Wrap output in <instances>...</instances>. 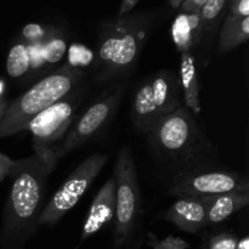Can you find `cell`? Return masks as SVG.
<instances>
[{
  "instance_id": "cell-1",
  "label": "cell",
  "mask_w": 249,
  "mask_h": 249,
  "mask_svg": "<svg viewBox=\"0 0 249 249\" xmlns=\"http://www.w3.org/2000/svg\"><path fill=\"white\" fill-rule=\"evenodd\" d=\"M50 173L51 170L36 156L14 160L9 173L11 186L2 215L4 242L27 240L38 229Z\"/></svg>"
},
{
  "instance_id": "cell-2",
  "label": "cell",
  "mask_w": 249,
  "mask_h": 249,
  "mask_svg": "<svg viewBox=\"0 0 249 249\" xmlns=\"http://www.w3.org/2000/svg\"><path fill=\"white\" fill-rule=\"evenodd\" d=\"M82 72L73 66L58 68L33 85L17 99L9 102L0 119V139L26 130L29 122L53 106L77 87Z\"/></svg>"
},
{
  "instance_id": "cell-3",
  "label": "cell",
  "mask_w": 249,
  "mask_h": 249,
  "mask_svg": "<svg viewBox=\"0 0 249 249\" xmlns=\"http://www.w3.org/2000/svg\"><path fill=\"white\" fill-rule=\"evenodd\" d=\"M147 24L136 17L118 19L104 28L99 43V61L104 75H114L131 68L142 51Z\"/></svg>"
},
{
  "instance_id": "cell-4",
  "label": "cell",
  "mask_w": 249,
  "mask_h": 249,
  "mask_svg": "<svg viewBox=\"0 0 249 249\" xmlns=\"http://www.w3.org/2000/svg\"><path fill=\"white\" fill-rule=\"evenodd\" d=\"M179 106V79L174 73L162 71L138 88L131 104V118L139 130L151 131L162 117Z\"/></svg>"
},
{
  "instance_id": "cell-5",
  "label": "cell",
  "mask_w": 249,
  "mask_h": 249,
  "mask_svg": "<svg viewBox=\"0 0 249 249\" xmlns=\"http://www.w3.org/2000/svg\"><path fill=\"white\" fill-rule=\"evenodd\" d=\"M116 180L114 247L119 248L130 237L140 214V189L130 148L123 147L117 155L113 169Z\"/></svg>"
},
{
  "instance_id": "cell-6",
  "label": "cell",
  "mask_w": 249,
  "mask_h": 249,
  "mask_svg": "<svg viewBox=\"0 0 249 249\" xmlns=\"http://www.w3.org/2000/svg\"><path fill=\"white\" fill-rule=\"evenodd\" d=\"M107 160L108 156L105 153H94L83 160L44 207L39 215L38 226H53L58 223L82 199Z\"/></svg>"
},
{
  "instance_id": "cell-7",
  "label": "cell",
  "mask_w": 249,
  "mask_h": 249,
  "mask_svg": "<svg viewBox=\"0 0 249 249\" xmlns=\"http://www.w3.org/2000/svg\"><path fill=\"white\" fill-rule=\"evenodd\" d=\"M74 119V104L72 100H60L45 111L34 117L27 125L33 138L36 157L53 172L58 162L55 157L58 147Z\"/></svg>"
},
{
  "instance_id": "cell-8",
  "label": "cell",
  "mask_w": 249,
  "mask_h": 249,
  "mask_svg": "<svg viewBox=\"0 0 249 249\" xmlns=\"http://www.w3.org/2000/svg\"><path fill=\"white\" fill-rule=\"evenodd\" d=\"M121 95L122 88H118L112 94L107 95L106 97H102V99L97 100L95 104H92L85 111V113L70 126L62 142L56 148V160H58L66 153L82 146L83 143L90 140L95 134L99 133L113 116L114 111L118 107Z\"/></svg>"
},
{
  "instance_id": "cell-9",
  "label": "cell",
  "mask_w": 249,
  "mask_h": 249,
  "mask_svg": "<svg viewBox=\"0 0 249 249\" xmlns=\"http://www.w3.org/2000/svg\"><path fill=\"white\" fill-rule=\"evenodd\" d=\"M233 191H249L246 178L236 173L212 170L180 177L169 190L175 197H207Z\"/></svg>"
},
{
  "instance_id": "cell-10",
  "label": "cell",
  "mask_w": 249,
  "mask_h": 249,
  "mask_svg": "<svg viewBox=\"0 0 249 249\" xmlns=\"http://www.w3.org/2000/svg\"><path fill=\"white\" fill-rule=\"evenodd\" d=\"M151 133L153 143L160 151L178 155L191 146L196 134V126L190 109L180 105L172 113L162 117Z\"/></svg>"
},
{
  "instance_id": "cell-11",
  "label": "cell",
  "mask_w": 249,
  "mask_h": 249,
  "mask_svg": "<svg viewBox=\"0 0 249 249\" xmlns=\"http://www.w3.org/2000/svg\"><path fill=\"white\" fill-rule=\"evenodd\" d=\"M116 214V180L112 175L99 190L90 206L82 229L80 242L99 232L102 228L111 223Z\"/></svg>"
},
{
  "instance_id": "cell-12",
  "label": "cell",
  "mask_w": 249,
  "mask_h": 249,
  "mask_svg": "<svg viewBox=\"0 0 249 249\" xmlns=\"http://www.w3.org/2000/svg\"><path fill=\"white\" fill-rule=\"evenodd\" d=\"M158 216L189 233L198 232L207 225L206 206L198 197H179Z\"/></svg>"
},
{
  "instance_id": "cell-13",
  "label": "cell",
  "mask_w": 249,
  "mask_h": 249,
  "mask_svg": "<svg viewBox=\"0 0 249 249\" xmlns=\"http://www.w3.org/2000/svg\"><path fill=\"white\" fill-rule=\"evenodd\" d=\"M201 199L206 206L207 225H216L248 206L249 191L228 192L201 197Z\"/></svg>"
},
{
  "instance_id": "cell-14",
  "label": "cell",
  "mask_w": 249,
  "mask_h": 249,
  "mask_svg": "<svg viewBox=\"0 0 249 249\" xmlns=\"http://www.w3.org/2000/svg\"><path fill=\"white\" fill-rule=\"evenodd\" d=\"M203 22L198 12H181L172 26V39L180 53H191L201 40Z\"/></svg>"
},
{
  "instance_id": "cell-15",
  "label": "cell",
  "mask_w": 249,
  "mask_h": 249,
  "mask_svg": "<svg viewBox=\"0 0 249 249\" xmlns=\"http://www.w3.org/2000/svg\"><path fill=\"white\" fill-rule=\"evenodd\" d=\"M179 75L180 85H181L182 94H184L185 106L190 109V112L198 114L201 112L199 80L195 57L191 53H181Z\"/></svg>"
},
{
  "instance_id": "cell-16",
  "label": "cell",
  "mask_w": 249,
  "mask_h": 249,
  "mask_svg": "<svg viewBox=\"0 0 249 249\" xmlns=\"http://www.w3.org/2000/svg\"><path fill=\"white\" fill-rule=\"evenodd\" d=\"M249 38V16L236 17L229 15L225 19L220 36H219V51L228 53L241 44L246 43Z\"/></svg>"
},
{
  "instance_id": "cell-17",
  "label": "cell",
  "mask_w": 249,
  "mask_h": 249,
  "mask_svg": "<svg viewBox=\"0 0 249 249\" xmlns=\"http://www.w3.org/2000/svg\"><path fill=\"white\" fill-rule=\"evenodd\" d=\"M32 66V55L28 46L16 43L11 46L6 57V72L10 77L19 78L26 74Z\"/></svg>"
},
{
  "instance_id": "cell-18",
  "label": "cell",
  "mask_w": 249,
  "mask_h": 249,
  "mask_svg": "<svg viewBox=\"0 0 249 249\" xmlns=\"http://www.w3.org/2000/svg\"><path fill=\"white\" fill-rule=\"evenodd\" d=\"M225 4L226 0H207L204 2V5L199 10L204 28L208 29L212 24H214V22L218 19L219 15L223 11Z\"/></svg>"
},
{
  "instance_id": "cell-19",
  "label": "cell",
  "mask_w": 249,
  "mask_h": 249,
  "mask_svg": "<svg viewBox=\"0 0 249 249\" xmlns=\"http://www.w3.org/2000/svg\"><path fill=\"white\" fill-rule=\"evenodd\" d=\"M147 243L152 249H189L190 243L175 236H167L164 240H158L152 232L147 233Z\"/></svg>"
},
{
  "instance_id": "cell-20",
  "label": "cell",
  "mask_w": 249,
  "mask_h": 249,
  "mask_svg": "<svg viewBox=\"0 0 249 249\" xmlns=\"http://www.w3.org/2000/svg\"><path fill=\"white\" fill-rule=\"evenodd\" d=\"M238 238L231 232H223L209 240L207 249H236Z\"/></svg>"
},
{
  "instance_id": "cell-21",
  "label": "cell",
  "mask_w": 249,
  "mask_h": 249,
  "mask_svg": "<svg viewBox=\"0 0 249 249\" xmlns=\"http://www.w3.org/2000/svg\"><path fill=\"white\" fill-rule=\"evenodd\" d=\"M229 15L236 17H248L249 16V0H236L231 4Z\"/></svg>"
},
{
  "instance_id": "cell-22",
  "label": "cell",
  "mask_w": 249,
  "mask_h": 249,
  "mask_svg": "<svg viewBox=\"0 0 249 249\" xmlns=\"http://www.w3.org/2000/svg\"><path fill=\"white\" fill-rule=\"evenodd\" d=\"M14 160L9 156L0 152V184L5 180V178L9 177V173L11 170Z\"/></svg>"
},
{
  "instance_id": "cell-23",
  "label": "cell",
  "mask_w": 249,
  "mask_h": 249,
  "mask_svg": "<svg viewBox=\"0 0 249 249\" xmlns=\"http://www.w3.org/2000/svg\"><path fill=\"white\" fill-rule=\"evenodd\" d=\"M207 0H185L181 4L182 12H198Z\"/></svg>"
},
{
  "instance_id": "cell-24",
  "label": "cell",
  "mask_w": 249,
  "mask_h": 249,
  "mask_svg": "<svg viewBox=\"0 0 249 249\" xmlns=\"http://www.w3.org/2000/svg\"><path fill=\"white\" fill-rule=\"evenodd\" d=\"M23 34L28 38H34V36H39L43 34V28L38 24H29V26L24 27Z\"/></svg>"
},
{
  "instance_id": "cell-25",
  "label": "cell",
  "mask_w": 249,
  "mask_h": 249,
  "mask_svg": "<svg viewBox=\"0 0 249 249\" xmlns=\"http://www.w3.org/2000/svg\"><path fill=\"white\" fill-rule=\"evenodd\" d=\"M139 0H123L121 4V6H119V17L124 16L125 14H128L129 11H131V10L135 7V5L138 4Z\"/></svg>"
},
{
  "instance_id": "cell-26",
  "label": "cell",
  "mask_w": 249,
  "mask_h": 249,
  "mask_svg": "<svg viewBox=\"0 0 249 249\" xmlns=\"http://www.w3.org/2000/svg\"><path fill=\"white\" fill-rule=\"evenodd\" d=\"M236 249H249V237L248 236H245L241 240H238L237 247Z\"/></svg>"
},
{
  "instance_id": "cell-27",
  "label": "cell",
  "mask_w": 249,
  "mask_h": 249,
  "mask_svg": "<svg viewBox=\"0 0 249 249\" xmlns=\"http://www.w3.org/2000/svg\"><path fill=\"white\" fill-rule=\"evenodd\" d=\"M7 105H9V102H7L6 100L5 99L0 100V119H1V117L4 116L5 111H6L7 108Z\"/></svg>"
},
{
  "instance_id": "cell-28",
  "label": "cell",
  "mask_w": 249,
  "mask_h": 249,
  "mask_svg": "<svg viewBox=\"0 0 249 249\" xmlns=\"http://www.w3.org/2000/svg\"><path fill=\"white\" fill-rule=\"evenodd\" d=\"M185 0H169V4L172 5V7H174V9H178V7L181 6V4Z\"/></svg>"
},
{
  "instance_id": "cell-29",
  "label": "cell",
  "mask_w": 249,
  "mask_h": 249,
  "mask_svg": "<svg viewBox=\"0 0 249 249\" xmlns=\"http://www.w3.org/2000/svg\"><path fill=\"white\" fill-rule=\"evenodd\" d=\"M5 89H6V87H5V82L2 79H0V100L4 99Z\"/></svg>"
},
{
  "instance_id": "cell-30",
  "label": "cell",
  "mask_w": 249,
  "mask_h": 249,
  "mask_svg": "<svg viewBox=\"0 0 249 249\" xmlns=\"http://www.w3.org/2000/svg\"><path fill=\"white\" fill-rule=\"evenodd\" d=\"M141 243H142V241L139 240L138 242H136V245L134 246V248H133V249H140V247H141Z\"/></svg>"
},
{
  "instance_id": "cell-31",
  "label": "cell",
  "mask_w": 249,
  "mask_h": 249,
  "mask_svg": "<svg viewBox=\"0 0 249 249\" xmlns=\"http://www.w3.org/2000/svg\"><path fill=\"white\" fill-rule=\"evenodd\" d=\"M236 1V0H230V2H231V4H232V2H235Z\"/></svg>"
}]
</instances>
